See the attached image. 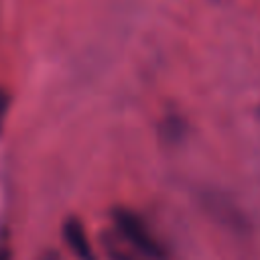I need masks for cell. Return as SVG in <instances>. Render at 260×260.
<instances>
[{"instance_id": "cell-1", "label": "cell", "mask_w": 260, "mask_h": 260, "mask_svg": "<svg viewBox=\"0 0 260 260\" xmlns=\"http://www.w3.org/2000/svg\"><path fill=\"white\" fill-rule=\"evenodd\" d=\"M116 230L122 234V238L132 244V248H136L140 254L148 256V258H162V250L160 244L156 242V238L148 232V228L144 225V221L134 215L128 209H116L112 213Z\"/></svg>"}, {"instance_id": "cell-2", "label": "cell", "mask_w": 260, "mask_h": 260, "mask_svg": "<svg viewBox=\"0 0 260 260\" xmlns=\"http://www.w3.org/2000/svg\"><path fill=\"white\" fill-rule=\"evenodd\" d=\"M63 236L69 244V248L73 250V254L79 258V260H95L93 256V250L89 246V240L85 236V230L83 225L77 221V219H67L65 225H63Z\"/></svg>"}, {"instance_id": "cell-3", "label": "cell", "mask_w": 260, "mask_h": 260, "mask_svg": "<svg viewBox=\"0 0 260 260\" xmlns=\"http://www.w3.org/2000/svg\"><path fill=\"white\" fill-rule=\"evenodd\" d=\"M110 254H112L114 260H134V258H130V256H126L124 252H118V250H112Z\"/></svg>"}]
</instances>
